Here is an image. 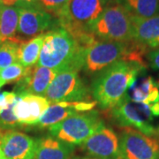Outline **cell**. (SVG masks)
Masks as SVG:
<instances>
[{
	"label": "cell",
	"mask_w": 159,
	"mask_h": 159,
	"mask_svg": "<svg viewBox=\"0 0 159 159\" xmlns=\"http://www.w3.org/2000/svg\"><path fill=\"white\" fill-rule=\"evenodd\" d=\"M146 68L137 62L119 60L93 77L90 92L98 107L107 111L116 106L136 81L138 74Z\"/></svg>",
	"instance_id": "cell-1"
},
{
	"label": "cell",
	"mask_w": 159,
	"mask_h": 159,
	"mask_svg": "<svg viewBox=\"0 0 159 159\" xmlns=\"http://www.w3.org/2000/svg\"><path fill=\"white\" fill-rule=\"evenodd\" d=\"M87 48L80 46L68 32L59 26L44 34L37 65L63 71H81Z\"/></svg>",
	"instance_id": "cell-2"
},
{
	"label": "cell",
	"mask_w": 159,
	"mask_h": 159,
	"mask_svg": "<svg viewBox=\"0 0 159 159\" xmlns=\"http://www.w3.org/2000/svg\"><path fill=\"white\" fill-rule=\"evenodd\" d=\"M110 3L111 0H70L57 19L58 26L66 29L80 45L88 48L97 41L90 34L91 27Z\"/></svg>",
	"instance_id": "cell-3"
},
{
	"label": "cell",
	"mask_w": 159,
	"mask_h": 159,
	"mask_svg": "<svg viewBox=\"0 0 159 159\" xmlns=\"http://www.w3.org/2000/svg\"><path fill=\"white\" fill-rule=\"evenodd\" d=\"M138 50L134 40L129 43L96 41L86 49L81 71L87 76L94 77L117 61H133Z\"/></svg>",
	"instance_id": "cell-4"
},
{
	"label": "cell",
	"mask_w": 159,
	"mask_h": 159,
	"mask_svg": "<svg viewBox=\"0 0 159 159\" xmlns=\"http://www.w3.org/2000/svg\"><path fill=\"white\" fill-rule=\"evenodd\" d=\"M90 34L97 41L129 43L134 40L132 18L118 4H110L91 27Z\"/></svg>",
	"instance_id": "cell-5"
},
{
	"label": "cell",
	"mask_w": 159,
	"mask_h": 159,
	"mask_svg": "<svg viewBox=\"0 0 159 159\" xmlns=\"http://www.w3.org/2000/svg\"><path fill=\"white\" fill-rule=\"evenodd\" d=\"M104 122L97 111L76 112L49 127L51 135L70 145H81Z\"/></svg>",
	"instance_id": "cell-6"
},
{
	"label": "cell",
	"mask_w": 159,
	"mask_h": 159,
	"mask_svg": "<svg viewBox=\"0 0 159 159\" xmlns=\"http://www.w3.org/2000/svg\"><path fill=\"white\" fill-rule=\"evenodd\" d=\"M90 87L77 71H63L57 74L46 91L44 97L50 103L84 102L90 100ZM92 97V96H91Z\"/></svg>",
	"instance_id": "cell-7"
},
{
	"label": "cell",
	"mask_w": 159,
	"mask_h": 159,
	"mask_svg": "<svg viewBox=\"0 0 159 159\" xmlns=\"http://www.w3.org/2000/svg\"><path fill=\"white\" fill-rule=\"evenodd\" d=\"M107 111L119 127H131L147 135L159 136V129L151 124L153 116L148 107L132 102L127 94L116 106Z\"/></svg>",
	"instance_id": "cell-8"
},
{
	"label": "cell",
	"mask_w": 159,
	"mask_h": 159,
	"mask_svg": "<svg viewBox=\"0 0 159 159\" xmlns=\"http://www.w3.org/2000/svg\"><path fill=\"white\" fill-rule=\"evenodd\" d=\"M121 159H159V136H151L131 127H119Z\"/></svg>",
	"instance_id": "cell-9"
},
{
	"label": "cell",
	"mask_w": 159,
	"mask_h": 159,
	"mask_svg": "<svg viewBox=\"0 0 159 159\" xmlns=\"http://www.w3.org/2000/svg\"><path fill=\"white\" fill-rule=\"evenodd\" d=\"M17 37L22 42L44 34L58 26L57 20L42 8L20 7Z\"/></svg>",
	"instance_id": "cell-10"
},
{
	"label": "cell",
	"mask_w": 159,
	"mask_h": 159,
	"mask_svg": "<svg viewBox=\"0 0 159 159\" xmlns=\"http://www.w3.org/2000/svg\"><path fill=\"white\" fill-rule=\"evenodd\" d=\"M80 146L82 151L93 159H121L119 136L105 124H102Z\"/></svg>",
	"instance_id": "cell-11"
},
{
	"label": "cell",
	"mask_w": 159,
	"mask_h": 159,
	"mask_svg": "<svg viewBox=\"0 0 159 159\" xmlns=\"http://www.w3.org/2000/svg\"><path fill=\"white\" fill-rule=\"evenodd\" d=\"M57 74L53 69L38 65L28 67L26 74L16 83L13 92L19 97L25 95L44 97L49 86Z\"/></svg>",
	"instance_id": "cell-12"
},
{
	"label": "cell",
	"mask_w": 159,
	"mask_h": 159,
	"mask_svg": "<svg viewBox=\"0 0 159 159\" xmlns=\"http://www.w3.org/2000/svg\"><path fill=\"white\" fill-rule=\"evenodd\" d=\"M35 146V139L15 130L6 131L0 141L6 159H34Z\"/></svg>",
	"instance_id": "cell-13"
},
{
	"label": "cell",
	"mask_w": 159,
	"mask_h": 159,
	"mask_svg": "<svg viewBox=\"0 0 159 159\" xmlns=\"http://www.w3.org/2000/svg\"><path fill=\"white\" fill-rule=\"evenodd\" d=\"M50 105V102L44 97L18 96L13 112L21 126L35 125Z\"/></svg>",
	"instance_id": "cell-14"
},
{
	"label": "cell",
	"mask_w": 159,
	"mask_h": 159,
	"mask_svg": "<svg viewBox=\"0 0 159 159\" xmlns=\"http://www.w3.org/2000/svg\"><path fill=\"white\" fill-rule=\"evenodd\" d=\"M132 21L134 40L148 51L158 49L159 14L148 19L132 18Z\"/></svg>",
	"instance_id": "cell-15"
},
{
	"label": "cell",
	"mask_w": 159,
	"mask_h": 159,
	"mask_svg": "<svg viewBox=\"0 0 159 159\" xmlns=\"http://www.w3.org/2000/svg\"><path fill=\"white\" fill-rule=\"evenodd\" d=\"M35 141L34 159H70L74 151V146L61 142L51 135L35 139Z\"/></svg>",
	"instance_id": "cell-16"
},
{
	"label": "cell",
	"mask_w": 159,
	"mask_h": 159,
	"mask_svg": "<svg viewBox=\"0 0 159 159\" xmlns=\"http://www.w3.org/2000/svg\"><path fill=\"white\" fill-rule=\"evenodd\" d=\"M132 18L148 19L159 14V0H115Z\"/></svg>",
	"instance_id": "cell-17"
},
{
	"label": "cell",
	"mask_w": 159,
	"mask_h": 159,
	"mask_svg": "<svg viewBox=\"0 0 159 159\" xmlns=\"http://www.w3.org/2000/svg\"><path fill=\"white\" fill-rule=\"evenodd\" d=\"M135 103L149 106L159 101V88L152 77H147L137 86L132 88L129 97Z\"/></svg>",
	"instance_id": "cell-18"
},
{
	"label": "cell",
	"mask_w": 159,
	"mask_h": 159,
	"mask_svg": "<svg viewBox=\"0 0 159 159\" xmlns=\"http://www.w3.org/2000/svg\"><path fill=\"white\" fill-rule=\"evenodd\" d=\"M18 22L17 7L0 6V43L17 37Z\"/></svg>",
	"instance_id": "cell-19"
},
{
	"label": "cell",
	"mask_w": 159,
	"mask_h": 159,
	"mask_svg": "<svg viewBox=\"0 0 159 159\" xmlns=\"http://www.w3.org/2000/svg\"><path fill=\"white\" fill-rule=\"evenodd\" d=\"M44 34L20 43L18 51V63L24 67H31L37 65L44 40Z\"/></svg>",
	"instance_id": "cell-20"
},
{
	"label": "cell",
	"mask_w": 159,
	"mask_h": 159,
	"mask_svg": "<svg viewBox=\"0 0 159 159\" xmlns=\"http://www.w3.org/2000/svg\"><path fill=\"white\" fill-rule=\"evenodd\" d=\"M76 112L77 111L71 107H64L59 103L52 104L50 105L45 112L43 114L35 126L38 128H49L51 125H56Z\"/></svg>",
	"instance_id": "cell-21"
},
{
	"label": "cell",
	"mask_w": 159,
	"mask_h": 159,
	"mask_svg": "<svg viewBox=\"0 0 159 159\" xmlns=\"http://www.w3.org/2000/svg\"><path fill=\"white\" fill-rule=\"evenodd\" d=\"M21 43L22 41L16 37L0 43V69L18 63V51Z\"/></svg>",
	"instance_id": "cell-22"
},
{
	"label": "cell",
	"mask_w": 159,
	"mask_h": 159,
	"mask_svg": "<svg viewBox=\"0 0 159 159\" xmlns=\"http://www.w3.org/2000/svg\"><path fill=\"white\" fill-rule=\"evenodd\" d=\"M28 67H24L20 63H15L6 68L0 69V80L4 84H10L16 82L22 79L27 73Z\"/></svg>",
	"instance_id": "cell-23"
},
{
	"label": "cell",
	"mask_w": 159,
	"mask_h": 159,
	"mask_svg": "<svg viewBox=\"0 0 159 159\" xmlns=\"http://www.w3.org/2000/svg\"><path fill=\"white\" fill-rule=\"evenodd\" d=\"M70 0H39L40 7L56 19L60 16Z\"/></svg>",
	"instance_id": "cell-24"
},
{
	"label": "cell",
	"mask_w": 159,
	"mask_h": 159,
	"mask_svg": "<svg viewBox=\"0 0 159 159\" xmlns=\"http://www.w3.org/2000/svg\"><path fill=\"white\" fill-rule=\"evenodd\" d=\"M18 96L14 93V92H8V91H5V92H1L0 93V112L8 107L10 104L13 103L17 100Z\"/></svg>",
	"instance_id": "cell-25"
},
{
	"label": "cell",
	"mask_w": 159,
	"mask_h": 159,
	"mask_svg": "<svg viewBox=\"0 0 159 159\" xmlns=\"http://www.w3.org/2000/svg\"><path fill=\"white\" fill-rule=\"evenodd\" d=\"M148 66L154 70L159 71V48L150 51L146 56Z\"/></svg>",
	"instance_id": "cell-26"
},
{
	"label": "cell",
	"mask_w": 159,
	"mask_h": 159,
	"mask_svg": "<svg viewBox=\"0 0 159 159\" xmlns=\"http://www.w3.org/2000/svg\"><path fill=\"white\" fill-rule=\"evenodd\" d=\"M17 8L20 7H36L41 8L39 5V0H18Z\"/></svg>",
	"instance_id": "cell-27"
},
{
	"label": "cell",
	"mask_w": 159,
	"mask_h": 159,
	"mask_svg": "<svg viewBox=\"0 0 159 159\" xmlns=\"http://www.w3.org/2000/svg\"><path fill=\"white\" fill-rule=\"evenodd\" d=\"M5 132H6V131L3 130L2 128H0V141H1V138H2V136H3V134H4Z\"/></svg>",
	"instance_id": "cell-28"
},
{
	"label": "cell",
	"mask_w": 159,
	"mask_h": 159,
	"mask_svg": "<svg viewBox=\"0 0 159 159\" xmlns=\"http://www.w3.org/2000/svg\"><path fill=\"white\" fill-rule=\"evenodd\" d=\"M3 158H5V157H4L3 152H2V150H1V148H0V159H3Z\"/></svg>",
	"instance_id": "cell-29"
},
{
	"label": "cell",
	"mask_w": 159,
	"mask_h": 159,
	"mask_svg": "<svg viewBox=\"0 0 159 159\" xmlns=\"http://www.w3.org/2000/svg\"><path fill=\"white\" fill-rule=\"evenodd\" d=\"M73 159H93V158H87V157H74Z\"/></svg>",
	"instance_id": "cell-30"
},
{
	"label": "cell",
	"mask_w": 159,
	"mask_h": 159,
	"mask_svg": "<svg viewBox=\"0 0 159 159\" xmlns=\"http://www.w3.org/2000/svg\"><path fill=\"white\" fill-rule=\"evenodd\" d=\"M4 85H5V84H4V82H3V81L0 80V89H1V88H2V87H3Z\"/></svg>",
	"instance_id": "cell-31"
},
{
	"label": "cell",
	"mask_w": 159,
	"mask_h": 159,
	"mask_svg": "<svg viewBox=\"0 0 159 159\" xmlns=\"http://www.w3.org/2000/svg\"><path fill=\"white\" fill-rule=\"evenodd\" d=\"M0 6H2V3H1V0H0Z\"/></svg>",
	"instance_id": "cell-32"
},
{
	"label": "cell",
	"mask_w": 159,
	"mask_h": 159,
	"mask_svg": "<svg viewBox=\"0 0 159 159\" xmlns=\"http://www.w3.org/2000/svg\"><path fill=\"white\" fill-rule=\"evenodd\" d=\"M3 159H6V158H3Z\"/></svg>",
	"instance_id": "cell-33"
}]
</instances>
